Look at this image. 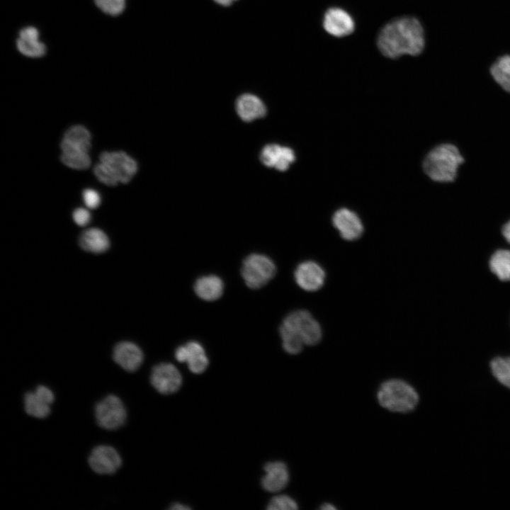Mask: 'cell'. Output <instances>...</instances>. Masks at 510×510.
Segmentation results:
<instances>
[{
  "label": "cell",
  "mask_w": 510,
  "mask_h": 510,
  "mask_svg": "<svg viewBox=\"0 0 510 510\" xmlns=\"http://www.w3.org/2000/svg\"><path fill=\"white\" fill-rule=\"evenodd\" d=\"M332 222L345 240H356L363 234V226L361 220L354 212L348 209L341 208L336 211Z\"/></svg>",
  "instance_id": "14"
},
{
  "label": "cell",
  "mask_w": 510,
  "mask_h": 510,
  "mask_svg": "<svg viewBox=\"0 0 510 510\" xmlns=\"http://www.w3.org/2000/svg\"><path fill=\"white\" fill-rule=\"evenodd\" d=\"M18 35L16 45L21 54L30 57H40L45 55V45L39 40V32L36 28H23Z\"/></svg>",
  "instance_id": "18"
},
{
  "label": "cell",
  "mask_w": 510,
  "mask_h": 510,
  "mask_svg": "<svg viewBox=\"0 0 510 510\" xmlns=\"http://www.w3.org/2000/svg\"><path fill=\"white\" fill-rule=\"evenodd\" d=\"M260 159L265 166L283 171L289 168L295 157L292 149L271 144L262 149Z\"/></svg>",
  "instance_id": "16"
},
{
  "label": "cell",
  "mask_w": 510,
  "mask_h": 510,
  "mask_svg": "<svg viewBox=\"0 0 510 510\" xmlns=\"http://www.w3.org/2000/svg\"><path fill=\"white\" fill-rule=\"evenodd\" d=\"M502 234L506 240L510 244V221L504 225L502 228Z\"/></svg>",
  "instance_id": "34"
},
{
  "label": "cell",
  "mask_w": 510,
  "mask_h": 510,
  "mask_svg": "<svg viewBox=\"0 0 510 510\" xmlns=\"http://www.w3.org/2000/svg\"><path fill=\"white\" fill-rule=\"evenodd\" d=\"M295 280L297 284L306 291H316L324 283L325 272L320 265L312 261L300 263L295 268Z\"/></svg>",
  "instance_id": "12"
},
{
  "label": "cell",
  "mask_w": 510,
  "mask_h": 510,
  "mask_svg": "<svg viewBox=\"0 0 510 510\" xmlns=\"http://www.w3.org/2000/svg\"><path fill=\"white\" fill-rule=\"evenodd\" d=\"M298 509L297 502L286 494H280L273 497L267 506L268 510H295Z\"/></svg>",
  "instance_id": "28"
},
{
  "label": "cell",
  "mask_w": 510,
  "mask_h": 510,
  "mask_svg": "<svg viewBox=\"0 0 510 510\" xmlns=\"http://www.w3.org/2000/svg\"><path fill=\"white\" fill-rule=\"evenodd\" d=\"M94 172L101 182L108 186H115L119 182L110 168L103 162L94 166Z\"/></svg>",
  "instance_id": "30"
},
{
  "label": "cell",
  "mask_w": 510,
  "mask_h": 510,
  "mask_svg": "<svg viewBox=\"0 0 510 510\" xmlns=\"http://www.w3.org/2000/svg\"><path fill=\"white\" fill-rule=\"evenodd\" d=\"M223 290V281L215 275L200 277L194 284L196 294L206 301H214L219 299L222 296Z\"/></svg>",
  "instance_id": "20"
},
{
  "label": "cell",
  "mask_w": 510,
  "mask_h": 510,
  "mask_svg": "<svg viewBox=\"0 0 510 510\" xmlns=\"http://www.w3.org/2000/svg\"><path fill=\"white\" fill-rule=\"evenodd\" d=\"M217 4L224 6H230L234 1L237 0H214Z\"/></svg>",
  "instance_id": "35"
},
{
  "label": "cell",
  "mask_w": 510,
  "mask_h": 510,
  "mask_svg": "<svg viewBox=\"0 0 510 510\" xmlns=\"http://www.w3.org/2000/svg\"><path fill=\"white\" fill-rule=\"evenodd\" d=\"M491 74L495 81L510 93V56L499 58L492 65Z\"/></svg>",
  "instance_id": "23"
},
{
  "label": "cell",
  "mask_w": 510,
  "mask_h": 510,
  "mask_svg": "<svg viewBox=\"0 0 510 510\" xmlns=\"http://www.w3.org/2000/svg\"><path fill=\"white\" fill-rule=\"evenodd\" d=\"M280 335L283 349L290 354L299 353L305 345L302 341L285 329L280 327Z\"/></svg>",
  "instance_id": "26"
},
{
  "label": "cell",
  "mask_w": 510,
  "mask_h": 510,
  "mask_svg": "<svg viewBox=\"0 0 510 510\" xmlns=\"http://www.w3.org/2000/svg\"><path fill=\"white\" fill-rule=\"evenodd\" d=\"M63 139L88 151L91 147V135L88 130L82 125H78L69 128L65 132Z\"/></svg>",
  "instance_id": "25"
},
{
  "label": "cell",
  "mask_w": 510,
  "mask_h": 510,
  "mask_svg": "<svg viewBox=\"0 0 510 510\" xmlns=\"http://www.w3.org/2000/svg\"><path fill=\"white\" fill-rule=\"evenodd\" d=\"M238 115L244 121L251 122L266 115V108L263 101L256 96L244 94L236 101Z\"/></svg>",
  "instance_id": "19"
},
{
  "label": "cell",
  "mask_w": 510,
  "mask_h": 510,
  "mask_svg": "<svg viewBox=\"0 0 510 510\" xmlns=\"http://www.w3.org/2000/svg\"><path fill=\"white\" fill-rule=\"evenodd\" d=\"M150 382L159 393L169 395L180 388L182 377L174 365L170 363H161L152 368Z\"/></svg>",
  "instance_id": "7"
},
{
  "label": "cell",
  "mask_w": 510,
  "mask_h": 510,
  "mask_svg": "<svg viewBox=\"0 0 510 510\" xmlns=\"http://www.w3.org/2000/svg\"><path fill=\"white\" fill-rule=\"evenodd\" d=\"M60 159L66 166L76 169H86L89 168L91 164V159L88 153H62Z\"/></svg>",
  "instance_id": "27"
},
{
  "label": "cell",
  "mask_w": 510,
  "mask_h": 510,
  "mask_svg": "<svg viewBox=\"0 0 510 510\" xmlns=\"http://www.w3.org/2000/svg\"><path fill=\"white\" fill-rule=\"evenodd\" d=\"M379 404L390 412L407 413L414 410L419 402V395L408 382L400 379L383 382L377 392Z\"/></svg>",
  "instance_id": "3"
},
{
  "label": "cell",
  "mask_w": 510,
  "mask_h": 510,
  "mask_svg": "<svg viewBox=\"0 0 510 510\" xmlns=\"http://www.w3.org/2000/svg\"><path fill=\"white\" fill-rule=\"evenodd\" d=\"M323 27L329 34L341 38L350 35L354 30L355 23L347 11L341 8L332 7L324 13Z\"/></svg>",
  "instance_id": "13"
},
{
  "label": "cell",
  "mask_w": 510,
  "mask_h": 510,
  "mask_svg": "<svg viewBox=\"0 0 510 510\" xmlns=\"http://www.w3.org/2000/svg\"><path fill=\"white\" fill-rule=\"evenodd\" d=\"M74 221L79 226L86 225L90 220V212L84 208H76L73 212Z\"/></svg>",
  "instance_id": "32"
},
{
  "label": "cell",
  "mask_w": 510,
  "mask_h": 510,
  "mask_svg": "<svg viewBox=\"0 0 510 510\" xmlns=\"http://www.w3.org/2000/svg\"><path fill=\"white\" fill-rule=\"evenodd\" d=\"M83 198L86 205L90 209L96 208L101 202L98 193L93 189H86L83 192Z\"/></svg>",
  "instance_id": "31"
},
{
  "label": "cell",
  "mask_w": 510,
  "mask_h": 510,
  "mask_svg": "<svg viewBox=\"0 0 510 510\" xmlns=\"http://www.w3.org/2000/svg\"><path fill=\"white\" fill-rule=\"evenodd\" d=\"M81 247L93 253H102L109 247V239L101 230L91 228L84 231L79 237Z\"/></svg>",
  "instance_id": "21"
},
{
  "label": "cell",
  "mask_w": 510,
  "mask_h": 510,
  "mask_svg": "<svg viewBox=\"0 0 510 510\" xmlns=\"http://www.w3.org/2000/svg\"><path fill=\"white\" fill-rule=\"evenodd\" d=\"M280 327L299 337L305 345L314 346L322 339V332L319 324L306 310H299L289 313Z\"/></svg>",
  "instance_id": "5"
},
{
  "label": "cell",
  "mask_w": 510,
  "mask_h": 510,
  "mask_svg": "<svg viewBox=\"0 0 510 510\" xmlns=\"http://www.w3.org/2000/svg\"><path fill=\"white\" fill-rule=\"evenodd\" d=\"M265 475L261 479L263 488L270 492H277L284 489L289 482V471L282 461L267 463L264 466Z\"/></svg>",
  "instance_id": "17"
},
{
  "label": "cell",
  "mask_w": 510,
  "mask_h": 510,
  "mask_svg": "<svg viewBox=\"0 0 510 510\" xmlns=\"http://www.w3.org/2000/svg\"><path fill=\"white\" fill-rule=\"evenodd\" d=\"M88 463L95 472L100 475H111L120 468L122 459L113 447L101 445L92 450Z\"/></svg>",
  "instance_id": "8"
},
{
  "label": "cell",
  "mask_w": 510,
  "mask_h": 510,
  "mask_svg": "<svg viewBox=\"0 0 510 510\" xmlns=\"http://www.w3.org/2000/svg\"><path fill=\"white\" fill-rule=\"evenodd\" d=\"M175 358L181 363H186L189 370L196 374L203 373L209 364L204 348L196 341H188L177 347Z\"/></svg>",
  "instance_id": "11"
},
{
  "label": "cell",
  "mask_w": 510,
  "mask_h": 510,
  "mask_svg": "<svg viewBox=\"0 0 510 510\" xmlns=\"http://www.w3.org/2000/svg\"><path fill=\"white\" fill-rule=\"evenodd\" d=\"M169 509L171 510H189L191 509V507H189L188 505H186L184 504L176 502L172 504L169 506Z\"/></svg>",
  "instance_id": "33"
},
{
  "label": "cell",
  "mask_w": 510,
  "mask_h": 510,
  "mask_svg": "<svg viewBox=\"0 0 510 510\" xmlns=\"http://www.w3.org/2000/svg\"><path fill=\"white\" fill-rule=\"evenodd\" d=\"M423 27L414 17H402L387 23L380 31L377 45L385 57L418 55L424 47Z\"/></svg>",
  "instance_id": "1"
},
{
  "label": "cell",
  "mask_w": 510,
  "mask_h": 510,
  "mask_svg": "<svg viewBox=\"0 0 510 510\" xmlns=\"http://www.w3.org/2000/svg\"><path fill=\"white\" fill-rule=\"evenodd\" d=\"M113 358L122 368L128 372H134L142 365L144 356L137 345L129 341H123L115 346Z\"/></svg>",
  "instance_id": "15"
},
{
  "label": "cell",
  "mask_w": 510,
  "mask_h": 510,
  "mask_svg": "<svg viewBox=\"0 0 510 510\" xmlns=\"http://www.w3.org/2000/svg\"><path fill=\"white\" fill-rule=\"evenodd\" d=\"M276 266L271 259L261 254H251L243 261L241 274L246 285L259 289L267 284L275 276Z\"/></svg>",
  "instance_id": "4"
},
{
  "label": "cell",
  "mask_w": 510,
  "mask_h": 510,
  "mask_svg": "<svg viewBox=\"0 0 510 510\" xmlns=\"http://www.w3.org/2000/svg\"><path fill=\"white\" fill-rule=\"evenodd\" d=\"M96 5L104 13L118 16L125 9V0H94Z\"/></svg>",
  "instance_id": "29"
},
{
  "label": "cell",
  "mask_w": 510,
  "mask_h": 510,
  "mask_svg": "<svg viewBox=\"0 0 510 510\" xmlns=\"http://www.w3.org/2000/svg\"><path fill=\"white\" fill-rule=\"evenodd\" d=\"M55 400L53 392L45 385H38L35 391L24 395L26 412L33 417L44 419L51 412V404Z\"/></svg>",
  "instance_id": "10"
},
{
  "label": "cell",
  "mask_w": 510,
  "mask_h": 510,
  "mask_svg": "<svg viewBox=\"0 0 510 510\" xmlns=\"http://www.w3.org/2000/svg\"><path fill=\"white\" fill-rule=\"evenodd\" d=\"M489 267L500 280L506 281L510 280V250L499 249L492 256L489 260Z\"/></svg>",
  "instance_id": "22"
},
{
  "label": "cell",
  "mask_w": 510,
  "mask_h": 510,
  "mask_svg": "<svg viewBox=\"0 0 510 510\" xmlns=\"http://www.w3.org/2000/svg\"><path fill=\"white\" fill-rule=\"evenodd\" d=\"M463 162L458 149L453 144H443L433 149L424 162L425 173L434 181H453L458 167Z\"/></svg>",
  "instance_id": "2"
},
{
  "label": "cell",
  "mask_w": 510,
  "mask_h": 510,
  "mask_svg": "<svg viewBox=\"0 0 510 510\" xmlns=\"http://www.w3.org/2000/svg\"><path fill=\"white\" fill-rule=\"evenodd\" d=\"M99 158L123 183H128L137 172L136 162L124 152H103Z\"/></svg>",
  "instance_id": "9"
},
{
  "label": "cell",
  "mask_w": 510,
  "mask_h": 510,
  "mask_svg": "<svg viewBox=\"0 0 510 510\" xmlns=\"http://www.w3.org/2000/svg\"><path fill=\"white\" fill-rule=\"evenodd\" d=\"M95 416L101 428L115 430L125 424L127 412L122 400L114 395H110L96 404Z\"/></svg>",
  "instance_id": "6"
},
{
  "label": "cell",
  "mask_w": 510,
  "mask_h": 510,
  "mask_svg": "<svg viewBox=\"0 0 510 510\" xmlns=\"http://www.w3.org/2000/svg\"><path fill=\"white\" fill-rule=\"evenodd\" d=\"M493 375L510 389V357H497L490 363Z\"/></svg>",
  "instance_id": "24"
},
{
  "label": "cell",
  "mask_w": 510,
  "mask_h": 510,
  "mask_svg": "<svg viewBox=\"0 0 510 510\" xmlns=\"http://www.w3.org/2000/svg\"><path fill=\"white\" fill-rule=\"evenodd\" d=\"M320 509L322 510H330V509H336V508L332 504L324 503L321 506Z\"/></svg>",
  "instance_id": "36"
}]
</instances>
